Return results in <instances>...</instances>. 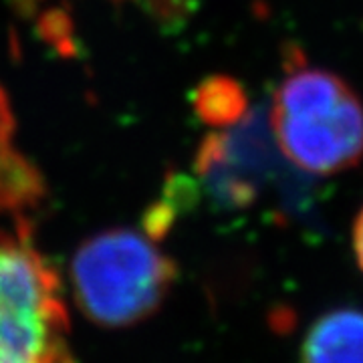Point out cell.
I'll use <instances>...</instances> for the list:
<instances>
[{"mask_svg":"<svg viewBox=\"0 0 363 363\" xmlns=\"http://www.w3.org/2000/svg\"><path fill=\"white\" fill-rule=\"evenodd\" d=\"M303 363H363V311L337 309L317 319L303 341Z\"/></svg>","mask_w":363,"mask_h":363,"instance_id":"8992f818","label":"cell"},{"mask_svg":"<svg viewBox=\"0 0 363 363\" xmlns=\"http://www.w3.org/2000/svg\"><path fill=\"white\" fill-rule=\"evenodd\" d=\"M194 109L210 130H224L236 125L250 113L242 83L224 75L206 79L196 87Z\"/></svg>","mask_w":363,"mask_h":363,"instance_id":"52a82bcc","label":"cell"},{"mask_svg":"<svg viewBox=\"0 0 363 363\" xmlns=\"http://www.w3.org/2000/svg\"><path fill=\"white\" fill-rule=\"evenodd\" d=\"M0 363H75L59 277L23 230H0Z\"/></svg>","mask_w":363,"mask_h":363,"instance_id":"3957f363","label":"cell"},{"mask_svg":"<svg viewBox=\"0 0 363 363\" xmlns=\"http://www.w3.org/2000/svg\"><path fill=\"white\" fill-rule=\"evenodd\" d=\"M272 142L295 168L333 176L363 160V104L350 83L293 51L272 93Z\"/></svg>","mask_w":363,"mask_h":363,"instance_id":"6da1fadb","label":"cell"},{"mask_svg":"<svg viewBox=\"0 0 363 363\" xmlns=\"http://www.w3.org/2000/svg\"><path fill=\"white\" fill-rule=\"evenodd\" d=\"M353 250H355V259L357 264L363 271V208L359 210L355 224H353Z\"/></svg>","mask_w":363,"mask_h":363,"instance_id":"ba28073f","label":"cell"},{"mask_svg":"<svg viewBox=\"0 0 363 363\" xmlns=\"http://www.w3.org/2000/svg\"><path fill=\"white\" fill-rule=\"evenodd\" d=\"M250 111L242 121L224 130H212L194 157L200 186L216 204L247 208L269 178L272 150L267 145L264 119Z\"/></svg>","mask_w":363,"mask_h":363,"instance_id":"277c9868","label":"cell"},{"mask_svg":"<svg viewBox=\"0 0 363 363\" xmlns=\"http://www.w3.org/2000/svg\"><path fill=\"white\" fill-rule=\"evenodd\" d=\"M13 107L0 87V216L35 208L45 196V182L39 169L26 160L14 143Z\"/></svg>","mask_w":363,"mask_h":363,"instance_id":"5b68a950","label":"cell"},{"mask_svg":"<svg viewBox=\"0 0 363 363\" xmlns=\"http://www.w3.org/2000/svg\"><path fill=\"white\" fill-rule=\"evenodd\" d=\"M176 264L150 234L116 228L83 242L71 262L79 309L93 323L125 327L147 319L168 297Z\"/></svg>","mask_w":363,"mask_h":363,"instance_id":"7a4b0ae2","label":"cell"}]
</instances>
